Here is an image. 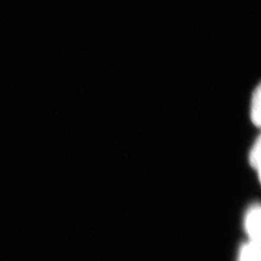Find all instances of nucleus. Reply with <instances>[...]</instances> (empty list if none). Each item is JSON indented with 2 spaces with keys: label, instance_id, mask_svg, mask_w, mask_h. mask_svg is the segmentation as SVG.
<instances>
[{
  "label": "nucleus",
  "instance_id": "f03ea898",
  "mask_svg": "<svg viewBox=\"0 0 261 261\" xmlns=\"http://www.w3.org/2000/svg\"><path fill=\"white\" fill-rule=\"evenodd\" d=\"M238 261H261L260 241L249 240L239 251Z\"/></svg>",
  "mask_w": 261,
  "mask_h": 261
},
{
  "label": "nucleus",
  "instance_id": "7ed1b4c3",
  "mask_svg": "<svg viewBox=\"0 0 261 261\" xmlns=\"http://www.w3.org/2000/svg\"><path fill=\"white\" fill-rule=\"evenodd\" d=\"M251 118L253 123L259 127L260 125V87L254 91L252 101Z\"/></svg>",
  "mask_w": 261,
  "mask_h": 261
},
{
  "label": "nucleus",
  "instance_id": "f257e3e1",
  "mask_svg": "<svg viewBox=\"0 0 261 261\" xmlns=\"http://www.w3.org/2000/svg\"><path fill=\"white\" fill-rule=\"evenodd\" d=\"M261 209L259 204H253L247 212L244 226L249 240L260 241Z\"/></svg>",
  "mask_w": 261,
  "mask_h": 261
},
{
  "label": "nucleus",
  "instance_id": "20e7f679",
  "mask_svg": "<svg viewBox=\"0 0 261 261\" xmlns=\"http://www.w3.org/2000/svg\"><path fill=\"white\" fill-rule=\"evenodd\" d=\"M249 163L253 168L260 172V137H258L249 155Z\"/></svg>",
  "mask_w": 261,
  "mask_h": 261
}]
</instances>
